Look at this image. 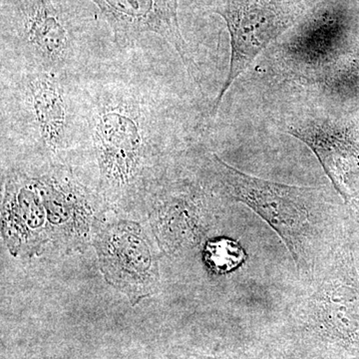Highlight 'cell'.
<instances>
[{"mask_svg": "<svg viewBox=\"0 0 359 359\" xmlns=\"http://www.w3.org/2000/svg\"><path fill=\"white\" fill-rule=\"evenodd\" d=\"M93 189L106 205H146L179 166L171 88L143 42L103 54L79 75Z\"/></svg>", "mask_w": 359, "mask_h": 359, "instance_id": "cell-1", "label": "cell"}, {"mask_svg": "<svg viewBox=\"0 0 359 359\" xmlns=\"http://www.w3.org/2000/svg\"><path fill=\"white\" fill-rule=\"evenodd\" d=\"M0 132L9 162L71 168L88 145L79 76L1 65Z\"/></svg>", "mask_w": 359, "mask_h": 359, "instance_id": "cell-2", "label": "cell"}, {"mask_svg": "<svg viewBox=\"0 0 359 359\" xmlns=\"http://www.w3.org/2000/svg\"><path fill=\"white\" fill-rule=\"evenodd\" d=\"M208 185L219 197L250 208L289 252L299 280L316 278L344 245L346 229L327 190L287 185L236 169L217 154L207 165Z\"/></svg>", "mask_w": 359, "mask_h": 359, "instance_id": "cell-3", "label": "cell"}, {"mask_svg": "<svg viewBox=\"0 0 359 359\" xmlns=\"http://www.w3.org/2000/svg\"><path fill=\"white\" fill-rule=\"evenodd\" d=\"M106 205L71 168L45 163H6L2 223L11 252H37L49 240L60 248L86 241Z\"/></svg>", "mask_w": 359, "mask_h": 359, "instance_id": "cell-4", "label": "cell"}, {"mask_svg": "<svg viewBox=\"0 0 359 359\" xmlns=\"http://www.w3.org/2000/svg\"><path fill=\"white\" fill-rule=\"evenodd\" d=\"M1 65L79 76L92 53L76 18L60 0H0Z\"/></svg>", "mask_w": 359, "mask_h": 359, "instance_id": "cell-5", "label": "cell"}, {"mask_svg": "<svg viewBox=\"0 0 359 359\" xmlns=\"http://www.w3.org/2000/svg\"><path fill=\"white\" fill-rule=\"evenodd\" d=\"M318 0H215L208 6L230 33V69L211 109L219 112L233 82L273 40L294 25Z\"/></svg>", "mask_w": 359, "mask_h": 359, "instance_id": "cell-6", "label": "cell"}, {"mask_svg": "<svg viewBox=\"0 0 359 359\" xmlns=\"http://www.w3.org/2000/svg\"><path fill=\"white\" fill-rule=\"evenodd\" d=\"M109 26L118 49L141 43L146 35H158L182 61L188 76L202 88L200 70L182 34L178 18L179 0H89Z\"/></svg>", "mask_w": 359, "mask_h": 359, "instance_id": "cell-7", "label": "cell"}, {"mask_svg": "<svg viewBox=\"0 0 359 359\" xmlns=\"http://www.w3.org/2000/svg\"><path fill=\"white\" fill-rule=\"evenodd\" d=\"M106 280L137 302L155 292L159 282L155 250L138 224L118 222L103 228L95 240Z\"/></svg>", "mask_w": 359, "mask_h": 359, "instance_id": "cell-8", "label": "cell"}, {"mask_svg": "<svg viewBox=\"0 0 359 359\" xmlns=\"http://www.w3.org/2000/svg\"><path fill=\"white\" fill-rule=\"evenodd\" d=\"M204 263L214 275L226 276L245 271L250 256L244 245L233 238H211L203 250Z\"/></svg>", "mask_w": 359, "mask_h": 359, "instance_id": "cell-9", "label": "cell"}]
</instances>
